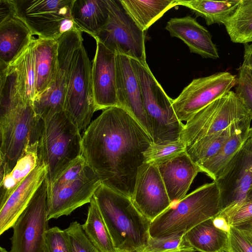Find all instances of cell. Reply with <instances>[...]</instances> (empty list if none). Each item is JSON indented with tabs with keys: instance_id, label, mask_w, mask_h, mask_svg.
Masks as SVG:
<instances>
[{
	"instance_id": "cell-7",
	"label": "cell",
	"mask_w": 252,
	"mask_h": 252,
	"mask_svg": "<svg viewBox=\"0 0 252 252\" xmlns=\"http://www.w3.org/2000/svg\"><path fill=\"white\" fill-rule=\"evenodd\" d=\"M41 120L30 102L0 107V179L11 171L26 148L38 141Z\"/></svg>"
},
{
	"instance_id": "cell-40",
	"label": "cell",
	"mask_w": 252,
	"mask_h": 252,
	"mask_svg": "<svg viewBox=\"0 0 252 252\" xmlns=\"http://www.w3.org/2000/svg\"><path fill=\"white\" fill-rule=\"evenodd\" d=\"M227 252H252V239L244 231L230 226Z\"/></svg>"
},
{
	"instance_id": "cell-23",
	"label": "cell",
	"mask_w": 252,
	"mask_h": 252,
	"mask_svg": "<svg viewBox=\"0 0 252 252\" xmlns=\"http://www.w3.org/2000/svg\"><path fill=\"white\" fill-rule=\"evenodd\" d=\"M58 40L34 38L36 79L34 100L43 94L55 80L58 70Z\"/></svg>"
},
{
	"instance_id": "cell-35",
	"label": "cell",
	"mask_w": 252,
	"mask_h": 252,
	"mask_svg": "<svg viewBox=\"0 0 252 252\" xmlns=\"http://www.w3.org/2000/svg\"><path fill=\"white\" fill-rule=\"evenodd\" d=\"M71 252H99L87 236L82 224L77 221L71 222L65 229Z\"/></svg>"
},
{
	"instance_id": "cell-6",
	"label": "cell",
	"mask_w": 252,
	"mask_h": 252,
	"mask_svg": "<svg viewBox=\"0 0 252 252\" xmlns=\"http://www.w3.org/2000/svg\"><path fill=\"white\" fill-rule=\"evenodd\" d=\"M82 139L80 131L64 111L41 119L39 157L47 168L48 183L82 155Z\"/></svg>"
},
{
	"instance_id": "cell-9",
	"label": "cell",
	"mask_w": 252,
	"mask_h": 252,
	"mask_svg": "<svg viewBox=\"0 0 252 252\" xmlns=\"http://www.w3.org/2000/svg\"><path fill=\"white\" fill-rule=\"evenodd\" d=\"M16 15L32 35L58 40L63 33L78 29L71 15L74 0H13Z\"/></svg>"
},
{
	"instance_id": "cell-33",
	"label": "cell",
	"mask_w": 252,
	"mask_h": 252,
	"mask_svg": "<svg viewBox=\"0 0 252 252\" xmlns=\"http://www.w3.org/2000/svg\"><path fill=\"white\" fill-rule=\"evenodd\" d=\"M234 43L252 41V0H241L236 11L224 25Z\"/></svg>"
},
{
	"instance_id": "cell-16",
	"label": "cell",
	"mask_w": 252,
	"mask_h": 252,
	"mask_svg": "<svg viewBox=\"0 0 252 252\" xmlns=\"http://www.w3.org/2000/svg\"><path fill=\"white\" fill-rule=\"evenodd\" d=\"M131 199L139 211L151 221L171 205L157 165L144 162L138 168Z\"/></svg>"
},
{
	"instance_id": "cell-44",
	"label": "cell",
	"mask_w": 252,
	"mask_h": 252,
	"mask_svg": "<svg viewBox=\"0 0 252 252\" xmlns=\"http://www.w3.org/2000/svg\"><path fill=\"white\" fill-rule=\"evenodd\" d=\"M246 232L252 239V223L236 227Z\"/></svg>"
},
{
	"instance_id": "cell-34",
	"label": "cell",
	"mask_w": 252,
	"mask_h": 252,
	"mask_svg": "<svg viewBox=\"0 0 252 252\" xmlns=\"http://www.w3.org/2000/svg\"><path fill=\"white\" fill-rule=\"evenodd\" d=\"M187 148L181 140L164 144L152 142L143 153L144 162L158 165L186 152Z\"/></svg>"
},
{
	"instance_id": "cell-3",
	"label": "cell",
	"mask_w": 252,
	"mask_h": 252,
	"mask_svg": "<svg viewBox=\"0 0 252 252\" xmlns=\"http://www.w3.org/2000/svg\"><path fill=\"white\" fill-rule=\"evenodd\" d=\"M221 209L220 190L213 181L172 203L152 221L150 236L158 239L184 235L201 222L215 218Z\"/></svg>"
},
{
	"instance_id": "cell-42",
	"label": "cell",
	"mask_w": 252,
	"mask_h": 252,
	"mask_svg": "<svg viewBox=\"0 0 252 252\" xmlns=\"http://www.w3.org/2000/svg\"><path fill=\"white\" fill-rule=\"evenodd\" d=\"M242 65L252 70V44H244V61Z\"/></svg>"
},
{
	"instance_id": "cell-25",
	"label": "cell",
	"mask_w": 252,
	"mask_h": 252,
	"mask_svg": "<svg viewBox=\"0 0 252 252\" xmlns=\"http://www.w3.org/2000/svg\"><path fill=\"white\" fill-rule=\"evenodd\" d=\"M213 219L201 222L184 234L190 248L200 252H227L228 232L216 227Z\"/></svg>"
},
{
	"instance_id": "cell-31",
	"label": "cell",
	"mask_w": 252,
	"mask_h": 252,
	"mask_svg": "<svg viewBox=\"0 0 252 252\" xmlns=\"http://www.w3.org/2000/svg\"><path fill=\"white\" fill-rule=\"evenodd\" d=\"M89 203L87 219L82 224L83 230L99 252H116L117 249L94 196Z\"/></svg>"
},
{
	"instance_id": "cell-20",
	"label": "cell",
	"mask_w": 252,
	"mask_h": 252,
	"mask_svg": "<svg viewBox=\"0 0 252 252\" xmlns=\"http://www.w3.org/2000/svg\"><path fill=\"white\" fill-rule=\"evenodd\" d=\"M171 204L183 198L200 172L187 151L157 165Z\"/></svg>"
},
{
	"instance_id": "cell-8",
	"label": "cell",
	"mask_w": 252,
	"mask_h": 252,
	"mask_svg": "<svg viewBox=\"0 0 252 252\" xmlns=\"http://www.w3.org/2000/svg\"><path fill=\"white\" fill-rule=\"evenodd\" d=\"M252 118L235 92L230 91L193 115L184 125L180 140L188 147L201 138Z\"/></svg>"
},
{
	"instance_id": "cell-10",
	"label": "cell",
	"mask_w": 252,
	"mask_h": 252,
	"mask_svg": "<svg viewBox=\"0 0 252 252\" xmlns=\"http://www.w3.org/2000/svg\"><path fill=\"white\" fill-rule=\"evenodd\" d=\"M63 111L84 131L96 111L92 80V64L82 44L75 51L69 72Z\"/></svg>"
},
{
	"instance_id": "cell-30",
	"label": "cell",
	"mask_w": 252,
	"mask_h": 252,
	"mask_svg": "<svg viewBox=\"0 0 252 252\" xmlns=\"http://www.w3.org/2000/svg\"><path fill=\"white\" fill-rule=\"evenodd\" d=\"M251 123L238 128L216 155L198 165L200 172L216 180L247 138Z\"/></svg>"
},
{
	"instance_id": "cell-17",
	"label": "cell",
	"mask_w": 252,
	"mask_h": 252,
	"mask_svg": "<svg viewBox=\"0 0 252 252\" xmlns=\"http://www.w3.org/2000/svg\"><path fill=\"white\" fill-rule=\"evenodd\" d=\"M92 80L96 111L119 106L116 88V54L95 40Z\"/></svg>"
},
{
	"instance_id": "cell-13",
	"label": "cell",
	"mask_w": 252,
	"mask_h": 252,
	"mask_svg": "<svg viewBox=\"0 0 252 252\" xmlns=\"http://www.w3.org/2000/svg\"><path fill=\"white\" fill-rule=\"evenodd\" d=\"M82 32L78 29L63 33L58 39V70L50 87L33 103L40 120L63 111L71 61L77 49L83 44Z\"/></svg>"
},
{
	"instance_id": "cell-28",
	"label": "cell",
	"mask_w": 252,
	"mask_h": 252,
	"mask_svg": "<svg viewBox=\"0 0 252 252\" xmlns=\"http://www.w3.org/2000/svg\"><path fill=\"white\" fill-rule=\"evenodd\" d=\"M241 0L222 1L177 0L178 5L186 6L197 16L203 18L207 25H225L236 11Z\"/></svg>"
},
{
	"instance_id": "cell-14",
	"label": "cell",
	"mask_w": 252,
	"mask_h": 252,
	"mask_svg": "<svg viewBox=\"0 0 252 252\" xmlns=\"http://www.w3.org/2000/svg\"><path fill=\"white\" fill-rule=\"evenodd\" d=\"M237 77L224 71L194 79L173 99L172 106L178 119L188 121L193 115L231 91Z\"/></svg>"
},
{
	"instance_id": "cell-12",
	"label": "cell",
	"mask_w": 252,
	"mask_h": 252,
	"mask_svg": "<svg viewBox=\"0 0 252 252\" xmlns=\"http://www.w3.org/2000/svg\"><path fill=\"white\" fill-rule=\"evenodd\" d=\"M48 187L46 177L13 224L10 252H44Z\"/></svg>"
},
{
	"instance_id": "cell-15",
	"label": "cell",
	"mask_w": 252,
	"mask_h": 252,
	"mask_svg": "<svg viewBox=\"0 0 252 252\" xmlns=\"http://www.w3.org/2000/svg\"><path fill=\"white\" fill-rule=\"evenodd\" d=\"M215 181L220 193L221 210L246 201L247 193L252 186V134H248Z\"/></svg>"
},
{
	"instance_id": "cell-47",
	"label": "cell",
	"mask_w": 252,
	"mask_h": 252,
	"mask_svg": "<svg viewBox=\"0 0 252 252\" xmlns=\"http://www.w3.org/2000/svg\"><path fill=\"white\" fill-rule=\"evenodd\" d=\"M0 252H8L5 248H2V247H0Z\"/></svg>"
},
{
	"instance_id": "cell-50",
	"label": "cell",
	"mask_w": 252,
	"mask_h": 252,
	"mask_svg": "<svg viewBox=\"0 0 252 252\" xmlns=\"http://www.w3.org/2000/svg\"><path fill=\"white\" fill-rule=\"evenodd\" d=\"M251 75H252V70L251 69Z\"/></svg>"
},
{
	"instance_id": "cell-49",
	"label": "cell",
	"mask_w": 252,
	"mask_h": 252,
	"mask_svg": "<svg viewBox=\"0 0 252 252\" xmlns=\"http://www.w3.org/2000/svg\"><path fill=\"white\" fill-rule=\"evenodd\" d=\"M249 133L252 135V126L250 127L249 128Z\"/></svg>"
},
{
	"instance_id": "cell-1",
	"label": "cell",
	"mask_w": 252,
	"mask_h": 252,
	"mask_svg": "<svg viewBox=\"0 0 252 252\" xmlns=\"http://www.w3.org/2000/svg\"><path fill=\"white\" fill-rule=\"evenodd\" d=\"M153 142L125 109L103 110L84 131L82 155L101 184L130 198L143 153Z\"/></svg>"
},
{
	"instance_id": "cell-21",
	"label": "cell",
	"mask_w": 252,
	"mask_h": 252,
	"mask_svg": "<svg viewBox=\"0 0 252 252\" xmlns=\"http://www.w3.org/2000/svg\"><path fill=\"white\" fill-rule=\"evenodd\" d=\"M165 28L172 37L182 40L190 52L204 58H219L217 48L210 32L190 16L171 18L167 22Z\"/></svg>"
},
{
	"instance_id": "cell-48",
	"label": "cell",
	"mask_w": 252,
	"mask_h": 252,
	"mask_svg": "<svg viewBox=\"0 0 252 252\" xmlns=\"http://www.w3.org/2000/svg\"><path fill=\"white\" fill-rule=\"evenodd\" d=\"M116 252H130V251H127L125 250H117Z\"/></svg>"
},
{
	"instance_id": "cell-41",
	"label": "cell",
	"mask_w": 252,
	"mask_h": 252,
	"mask_svg": "<svg viewBox=\"0 0 252 252\" xmlns=\"http://www.w3.org/2000/svg\"><path fill=\"white\" fill-rule=\"evenodd\" d=\"M15 15L13 0H0V23Z\"/></svg>"
},
{
	"instance_id": "cell-36",
	"label": "cell",
	"mask_w": 252,
	"mask_h": 252,
	"mask_svg": "<svg viewBox=\"0 0 252 252\" xmlns=\"http://www.w3.org/2000/svg\"><path fill=\"white\" fill-rule=\"evenodd\" d=\"M218 216L225 219L229 226L237 227L252 223V201L223 209Z\"/></svg>"
},
{
	"instance_id": "cell-2",
	"label": "cell",
	"mask_w": 252,
	"mask_h": 252,
	"mask_svg": "<svg viewBox=\"0 0 252 252\" xmlns=\"http://www.w3.org/2000/svg\"><path fill=\"white\" fill-rule=\"evenodd\" d=\"M94 197L116 248L142 252L150 237L152 221L139 211L130 198L102 184Z\"/></svg>"
},
{
	"instance_id": "cell-45",
	"label": "cell",
	"mask_w": 252,
	"mask_h": 252,
	"mask_svg": "<svg viewBox=\"0 0 252 252\" xmlns=\"http://www.w3.org/2000/svg\"><path fill=\"white\" fill-rule=\"evenodd\" d=\"M194 251H195L192 248H188L170 251L169 252H194Z\"/></svg>"
},
{
	"instance_id": "cell-39",
	"label": "cell",
	"mask_w": 252,
	"mask_h": 252,
	"mask_svg": "<svg viewBox=\"0 0 252 252\" xmlns=\"http://www.w3.org/2000/svg\"><path fill=\"white\" fill-rule=\"evenodd\" d=\"M44 252H71L69 240L64 230L54 226L46 230Z\"/></svg>"
},
{
	"instance_id": "cell-4",
	"label": "cell",
	"mask_w": 252,
	"mask_h": 252,
	"mask_svg": "<svg viewBox=\"0 0 252 252\" xmlns=\"http://www.w3.org/2000/svg\"><path fill=\"white\" fill-rule=\"evenodd\" d=\"M101 184L100 180L82 155L78 157L48 183V220L68 216L78 208L90 203Z\"/></svg>"
},
{
	"instance_id": "cell-24",
	"label": "cell",
	"mask_w": 252,
	"mask_h": 252,
	"mask_svg": "<svg viewBox=\"0 0 252 252\" xmlns=\"http://www.w3.org/2000/svg\"><path fill=\"white\" fill-rule=\"evenodd\" d=\"M71 15L77 28L94 38L108 20L106 0H74Z\"/></svg>"
},
{
	"instance_id": "cell-29",
	"label": "cell",
	"mask_w": 252,
	"mask_h": 252,
	"mask_svg": "<svg viewBox=\"0 0 252 252\" xmlns=\"http://www.w3.org/2000/svg\"><path fill=\"white\" fill-rule=\"evenodd\" d=\"M252 118L235 123L221 131L201 138L187 148V153L198 166L216 155L235 131L251 123Z\"/></svg>"
},
{
	"instance_id": "cell-37",
	"label": "cell",
	"mask_w": 252,
	"mask_h": 252,
	"mask_svg": "<svg viewBox=\"0 0 252 252\" xmlns=\"http://www.w3.org/2000/svg\"><path fill=\"white\" fill-rule=\"evenodd\" d=\"M188 248L190 247L184 234L158 239L150 237L146 246L141 252H169Z\"/></svg>"
},
{
	"instance_id": "cell-18",
	"label": "cell",
	"mask_w": 252,
	"mask_h": 252,
	"mask_svg": "<svg viewBox=\"0 0 252 252\" xmlns=\"http://www.w3.org/2000/svg\"><path fill=\"white\" fill-rule=\"evenodd\" d=\"M116 88L120 107L126 110L151 137L142 92L130 58L116 54Z\"/></svg>"
},
{
	"instance_id": "cell-26",
	"label": "cell",
	"mask_w": 252,
	"mask_h": 252,
	"mask_svg": "<svg viewBox=\"0 0 252 252\" xmlns=\"http://www.w3.org/2000/svg\"><path fill=\"white\" fill-rule=\"evenodd\" d=\"M39 160L38 141L26 148L11 171L0 179V208L15 189L34 169Z\"/></svg>"
},
{
	"instance_id": "cell-27",
	"label": "cell",
	"mask_w": 252,
	"mask_h": 252,
	"mask_svg": "<svg viewBox=\"0 0 252 252\" xmlns=\"http://www.w3.org/2000/svg\"><path fill=\"white\" fill-rule=\"evenodd\" d=\"M137 25L145 32L169 9L177 6V0H120Z\"/></svg>"
},
{
	"instance_id": "cell-38",
	"label": "cell",
	"mask_w": 252,
	"mask_h": 252,
	"mask_svg": "<svg viewBox=\"0 0 252 252\" xmlns=\"http://www.w3.org/2000/svg\"><path fill=\"white\" fill-rule=\"evenodd\" d=\"M235 93L252 117V77L251 69L241 65L238 69Z\"/></svg>"
},
{
	"instance_id": "cell-46",
	"label": "cell",
	"mask_w": 252,
	"mask_h": 252,
	"mask_svg": "<svg viewBox=\"0 0 252 252\" xmlns=\"http://www.w3.org/2000/svg\"><path fill=\"white\" fill-rule=\"evenodd\" d=\"M252 201V186L250 188L247 196L246 201Z\"/></svg>"
},
{
	"instance_id": "cell-22",
	"label": "cell",
	"mask_w": 252,
	"mask_h": 252,
	"mask_svg": "<svg viewBox=\"0 0 252 252\" xmlns=\"http://www.w3.org/2000/svg\"><path fill=\"white\" fill-rule=\"evenodd\" d=\"M33 37L27 25L16 15L0 23V67L13 62Z\"/></svg>"
},
{
	"instance_id": "cell-32",
	"label": "cell",
	"mask_w": 252,
	"mask_h": 252,
	"mask_svg": "<svg viewBox=\"0 0 252 252\" xmlns=\"http://www.w3.org/2000/svg\"><path fill=\"white\" fill-rule=\"evenodd\" d=\"M33 37L23 52L10 64L16 68L23 98L33 103L35 96V70Z\"/></svg>"
},
{
	"instance_id": "cell-11",
	"label": "cell",
	"mask_w": 252,
	"mask_h": 252,
	"mask_svg": "<svg viewBox=\"0 0 252 252\" xmlns=\"http://www.w3.org/2000/svg\"><path fill=\"white\" fill-rule=\"evenodd\" d=\"M108 20L94 38L116 54L146 62L145 32L126 12L120 0H106Z\"/></svg>"
},
{
	"instance_id": "cell-43",
	"label": "cell",
	"mask_w": 252,
	"mask_h": 252,
	"mask_svg": "<svg viewBox=\"0 0 252 252\" xmlns=\"http://www.w3.org/2000/svg\"><path fill=\"white\" fill-rule=\"evenodd\" d=\"M213 220L214 224L216 227L226 232L228 231L230 226L225 219L218 215Z\"/></svg>"
},
{
	"instance_id": "cell-19",
	"label": "cell",
	"mask_w": 252,
	"mask_h": 252,
	"mask_svg": "<svg viewBox=\"0 0 252 252\" xmlns=\"http://www.w3.org/2000/svg\"><path fill=\"white\" fill-rule=\"evenodd\" d=\"M47 168L39 158L34 169L15 189L0 208V235L11 228L47 177Z\"/></svg>"
},
{
	"instance_id": "cell-5",
	"label": "cell",
	"mask_w": 252,
	"mask_h": 252,
	"mask_svg": "<svg viewBox=\"0 0 252 252\" xmlns=\"http://www.w3.org/2000/svg\"><path fill=\"white\" fill-rule=\"evenodd\" d=\"M130 59L141 88L153 143L164 144L180 140L184 126L177 117L169 97L146 62Z\"/></svg>"
}]
</instances>
